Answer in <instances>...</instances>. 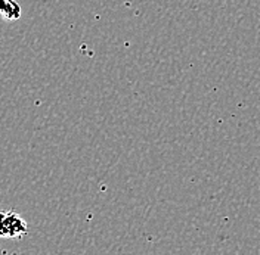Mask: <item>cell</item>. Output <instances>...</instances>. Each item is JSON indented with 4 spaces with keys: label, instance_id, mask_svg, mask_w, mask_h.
I'll return each instance as SVG.
<instances>
[{
    "label": "cell",
    "instance_id": "obj_1",
    "mask_svg": "<svg viewBox=\"0 0 260 255\" xmlns=\"http://www.w3.org/2000/svg\"><path fill=\"white\" fill-rule=\"evenodd\" d=\"M27 223L15 211H0V238L19 239L27 235Z\"/></svg>",
    "mask_w": 260,
    "mask_h": 255
},
{
    "label": "cell",
    "instance_id": "obj_2",
    "mask_svg": "<svg viewBox=\"0 0 260 255\" xmlns=\"http://www.w3.org/2000/svg\"><path fill=\"white\" fill-rule=\"evenodd\" d=\"M0 15L8 21H16L21 16V9L15 0H0Z\"/></svg>",
    "mask_w": 260,
    "mask_h": 255
}]
</instances>
